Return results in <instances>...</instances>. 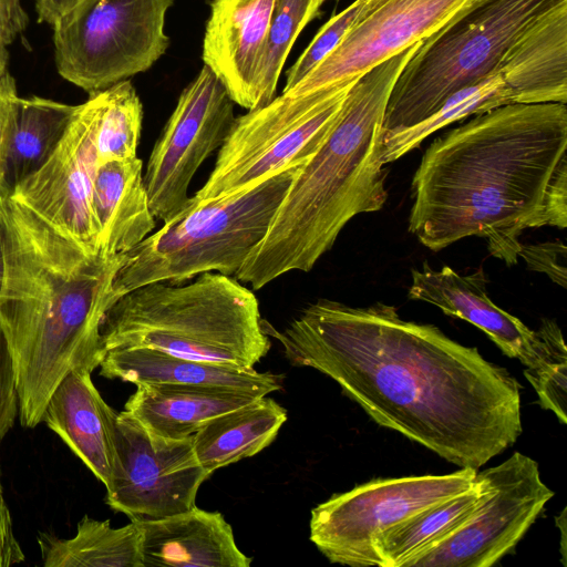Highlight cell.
I'll return each instance as SVG.
<instances>
[{"mask_svg":"<svg viewBox=\"0 0 567 567\" xmlns=\"http://www.w3.org/2000/svg\"><path fill=\"white\" fill-rule=\"evenodd\" d=\"M288 419L287 410L269 398L210 419L193 435V450L210 474L269 446Z\"/></svg>","mask_w":567,"mask_h":567,"instance_id":"cb8c5ba5","label":"cell"},{"mask_svg":"<svg viewBox=\"0 0 567 567\" xmlns=\"http://www.w3.org/2000/svg\"><path fill=\"white\" fill-rule=\"evenodd\" d=\"M80 0H34L39 22L51 25Z\"/></svg>","mask_w":567,"mask_h":567,"instance_id":"f35d334b","label":"cell"},{"mask_svg":"<svg viewBox=\"0 0 567 567\" xmlns=\"http://www.w3.org/2000/svg\"><path fill=\"white\" fill-rule=\"evenodd\" d=\"M352 85L301 94L281 92L266 105L236 117L209 177L192 199L219 198L306 164L337 122Z\"/></svg>","mask_w":567,"mask_h":567,"instance_id":"ba28073f","label":"cell"},{"mask_svg":"<svg viewBox=\"0 0 567 567\" xmlns=\"http://www.w3.org/2000/svg\"><path fill=\"white\" fill-rule=\"evenodd\" d=\"M486 492L485 482L476 472L475 485L470 489L390 528L374 546L379 567H411L416 558L462 526L483 502Z\"/></svg>","mask_w":567,"mask_h":567,"instance_id":"d4e9b609","label":"cell"},{"mask_svg":"<svg viewBox=\"0 0 567 567\" xmlns=\"http://www.w3.org/2000/svg\"><path fill=\"white\" fill-rule=\"evenodd\" d=\"M91 210L97 229L99 251L126 254L155 228L144 184L143 163L137 156L110 159L96 168Z\"/></svg>","mask_w":567,"mask_h":567,"instance_id":"7402d4cb","label":"cell"},{"mask_svg":"<svg viewBox=\"0 0 567 567\" xmlns=\"http://www.w3.org/2000/svg\"><path fill=\"white\" fill-rule=\"evenodd\" d=\"M99 111L97 91L75 106L64 136L47 163L8 194L91 252L99 251L91 210L92 184L100 165Z\"/></svg>","mask_w":567,"mask_h":567,"instance_id":"5bb4252c","label":"cell"},{"mask_svg":"<svg viewBox=\"0 0 567 567\" xmlns=\"http://www.w3.org/2000/svg\"><path fill=\"white\" fill-rule=\"evenodd\" d=\"M303 165L219 198L197 203L190 197L185 209L127 252L113 282L114 301L152 282L181 284L205 272L236 276Z\"/></svg>","mask_w":567,"mask_h":567,"instance_id":"8992f818","label":"cell"},{"mask_svg":"<svg viewBox=\"0 0 567 567\" xmlns=\"http://www.w3.org/2000/svg\"><path fill=\"white\" fill-rule=\"evenodd\" d=\"M75 106L39 96L19 97L2 194H9L47 163L64 136Z\"/></svg>","mask_w":567,"mask_h":567,"instance_id":"4316f807","label":"cell"},{"mask_svg":"<svg viewBox=\"0 0 567 567\" xmlns=\"http://www.w3.org/2000/svg\"><path fill=\"white\" fill-rule=\"evenodd\" d=\"M474 0H381L360 13L339 44L292 90L343 89L441 28Z\"/></svg>","mask_w":567,"mask_h":567,"instance_id":"9a60e30c","label":"cell"},{"mask_svg":"<svg viewBox=\"0 0 567 567\" xmlns=\"http://www.w3.org/2000/svg\"><path fill=\"white\" fill-rule=\"evenodd\" d=\"M266 331L292 365L328 375L380 426L460 468L478 470L523 431L520 386L507 369L393 306L319 299L284 331L268 322Z\"/></svg>","mask_w":567,"mask_h":567,"instance_id":"6da1fadb","label":"cell"},{"mask_svg":"<svg viewBox=\"0 0 567 567\" xmlns=\"http://www.w3.org/2000/svg\"><path fill=\"white\" fill-rule=\"evenodd\" d=\"M546 225L564 229L567 226V159L556 168L545 196Z\"/></svg>","mask_w":567,"mask_h":567,"instance_id":"d590c367","label":"cell"},{"mask_svg":"<svg viewBox=\"0 0 567 567\" xmlns=\"http://www.w3.org/2000/svg\"><path fill=\"white\" fill-rule=\"evenodd\" d=\"M260 396L220 386L142 383L124 410L150 433L169 440L193 436L206 422Z\"/></svg>","mask_w":567,"mask_h":567,"instance_id":"603a6c76","label":"cell"},{"mask_svg":"<svg viewBox=\"0 0 567 567\" xmlns=\"http://www.w3.org/2000/svg\"><path fill=\"white\" fill-rule=\"evenodd\" d=\"M115 412L87 371L70 372L51 394L44 422L107 487L115 464Z\"/></svg>","mask_w":567,"mask_h":567,"instance_id":"d6986e66","label":"cell"},{"mask_svg":"<svg viewBox=\"0 0 567 567\" xmlns=\"http://www.w3.org/2000/svg\"><path fill=\"white\" fill-rule=\"evenodd\" d=\"M103 348H150L245 369L271 348L255 293L233 276L205 272L188 284L152 282L120 297L101 327Z\"/></svg>","mask_w":567,"mask_h":567,"instance_id":"5b68a950","label":"cell"},{"mask_svg":"<svg viewBox=\"0 0 567 567\" xmlns=\"http://www.w3.org/2000/svg\"><path fill=\"white\" fill-rule=\"evenodd\" d=\"M566 147V104L508 103L476 114L424 152L409 231L433 251L478 236L491 255L516 265L523 231L546 226V189Z\"/></svg>","mask_w":567,"mask_h":567,"instance_id":"7a4b0ae2","label":"cell"},{"mask_svg":"<svg viewBox=\"0 0 567 567\" xmlns=\"http://www.w3.org/2000/svg\"><path fill=\"white\" fill-rule=\"evenodd\" d=\"M411 275L410 299L431 303L447 316L474 324L507 357L518 359L525 367L529 363L536 332L489 299L482 269L462 276L447 266L434 270L424 262Z\"/></svg>","mask_w":567,"mask_h":567,"instance_id":"e0dca14e","label":"cell"},{"mask_svg":"<svg viewBox=\"0 0 567 567\" xmlns=\"http://www.w3.org/2000/svg\"><path fill=\"white\" fill-rule=\"evenodd\" d=\"M174 0H80L53 23L59 74L91 93L147 71L167 50Z\"/></svg>","mask_w":567,"mask_h":567,"instance_id":"9c48e42d","label":"cell"},{"mask_svg":"<svg viewBox=\"0 0 567 567\" xmlns=\"http://www.w3.org/2000/svg\"><path fill=\"white\" fill-rule=\"evenodd\" d=\"M234 104L225 85L206 65L183 90L144 175L156 219L166 223L187 207L194 175L220 148L235 122Z\"/></svg>","mask_w":567,"mask_h":567,"instance_id":"4fadbf2b","label":"cell"},{"mask_svg":"<svg viewBox=\"0 0 567 567\" xmlns=\"http://www.w3.org/2000/svg\"><path fill=\"white\" fill-rule=\"evenodd\" d=\"M476 472L374 478L334 494L311 509L310 540L332 564L379 566L374 546L382 534L470 489Z\"/></svg>","mask_w":567,"mask_h":567,"instance_id":"30bf717a","label":"cell"},{"mask_svg":"<svg viewBox=\"0 0 567 567\" xmlns=\"http://www.w3.org/2000/svg\"><path fill=\"white\" fill-rule=\"evenodd\" d=\"M99 94L96 150L100 164L137 156L143 106L135 87L124 80Z\"/></svg>","mask_w":567,"mask_h":567,"instance_id":"f1b7e54d","label":"cell"},{"mask_svg":"<svg viewBox=\"0 0 567 567\" xmlns=\"http://www.w3.org/2000/svg\"><path fill=\"white\" fill-rule=\"evenodd\" d=\"M556 525L560 528L561 533V555H563V563L566 565L565 558H566V540H565V532H566V508L563 509L560 516L556 517Z\"/></svg>","mask_w":567,"mask_h":567,"instance_id":"ab89813d","label":"cell"},{"mask_svg":"<svg viewBox=\"0 0 567 567\" xmlns=\"http://www.w3.org/2000/svg\"><path fill=\"white\" fill-rule=\"evenodd\" d=\"M559 0H474L424 38L388 100L383 136L433 114L456 91L498 72L526 25Z\"/></svg>","mask_w":567,"mask_h":567,"instance_id":"52a82bcc","label":"cell"},{"mask_svg":"<svg viewBox=\"0 0 567 567\" xmlns=\"http://www.w3.org/2000/svg\"><path fill=\"white\" fill-rule=\"evenodd\" d=\"M529 270L543 272L551 281L566 288V246L561 240L523 245L518 252Z\"/></svg>","mask_w":567,"mask_h":567,"instance_id":"d6a6232c","label":"cell"},{"mask_svg":"<svg viewBox=\"0 0 567 567\" xmlns=\"http://www.w3.org/2000/svg\"><path fill=\"white\" fill-rule=\"evenodd\" d=\"M508 103H513V96L498 72L465 86L420 123L384 135L383 163L390 164L399 159L449 124Z\"/></svg>","mask_w":567,"mask_h":567,"instance_id":"83f0119b","label":"cell"},{"mask_svg":"<svg viewBox=\"0 0 567 567\" xmlns=\"http://www.w3.org/2000/svg\"><path fill=\"white\" fill-rule=\"evenodd\" d=\"M536 332L533 357L524 370L539 405L567 423V351L561 330L554 320L545 319Z\"/></svg>","mask_w":567,"mask_h":567,"instance_id":"4dcf8cb0","label":"cell"},{"mask_svg":"<svg viewBox=\"0 0 567 567\" xmlns=\"http://www.w3.org/2000/svg\"><path fill=\"white\" fill-rule=\"evenodd\" d=\"M4 272H6V260H4V249H3V240L0 229V291L3 285L4 280Z\"/></svg>","mask_w":567,"mask_h":567,"instance_id":"60d3db41","label":"cell"},{"mask_svg":"<svg viewBox=\"0 0 567 567\" xmlns=\"http://www.w3.org/2000/svg\"><path fill=\"white\" fill-rule=\"evenodd\" d=\"M115 464L105 503L131 520L146 522L195 506L212 475L197 461L193 436L169 440L150 433L128 412L115 421Z\"/></svg>","mask_w":567,"mask_h":567,"instance_id":"7c38bea8","label":"cell"},{"mask_svg":"<svg viewBox=\"0 0 567 567\" xmlns=\"http://www.w3.org/2000/svg\"><path fill=\"white\" fill-rule=\"evenodd\" d=\"M276 0H213L203 41L204 65L247 111L259 107L258 84Z\"/></svg>","mask_w":567,"mask_h":567,"instance_id":"2e32d148","label":"cell"},{"mask_svg":"<svg viewBox=\"0 0 567 567\" xmlns=\"http://www.w3.org/2000/svg\"><path fill=\"white\" fill-rule=\"evenodd\" d=\"M137 523L144 567H249L252 563L238 548L231 526L219 512L195 505L175 515Z\"/></svg>","mask_w":567,"mask_h":567,"instance_id":"ffe728a7","label":"cell"},{"mask_svg":"<svg viewBox=\"0 0 567 567\" xmlns=\"http://www.w3.org/2000/svg\"><path fill=\"white\" fill-rule=\"evenodd\" d=\"M379 1H381V0H363V6H362L361 12L371 9Z\"/></svg>","mask_w":567,"mask_h":567,"instance_id":"b9f144b4","label":"cell"},{"mask_svg":"<svg viewBox=\"0 0 567 567\" xmlns=\"http://www.w3.org/2000/svg\"><path fill=\"white\" fill-rule=\"evenodd\" d=\"M420 42L353 83L328 136L298 171L267 234L236 274L239 281L258 290L287 272L310 271L354 216L383 208L384 113Z\"/></svg>","mask_w":567,"mask_h":567,"instance_id":"277c9868","label":"cell"},{"mask_svg":"<svg viewBox=\"0 0 567 567\" xmlns=\"http://www.w3.org/2000/svg\"><path fill=\"white\" fill-rule=\"evenodd\" d=\"M25 560V556L13 533L10 511L0 484V567H9Z\"/></svg>","mask_w":567,"mask_h":567,"instance_id":"74e56055","label":"cell"},{"mask_svg":"<svg viewBox=\"0 0 567 567\" xmlns=\"http://www.w3.org/2000/svg\"><path fill=\"white\" fill-rule=\"evenodd\" d=\"M100 374L135 385L169 383L220 386L267 396L282 388L284 377L173 355L150 348H121L106 351Z\"/></svg>","mask_w":567,"mask_h":567,"instance_id":"44dd1931","label":"cell"},{"mask_svg":"<svg viewBox=\"0 0 567 567\" xmlns=\"http://www.w3.org/2000/svg\"><path fill=\"white\" fill-rule=\"evenodd\" d=\"M141 539L135 520L113 528L110 520H96L87 515L78 523L72 538L44 532L38 535L45 567H144Z\"/></svg>","mask_w":567,"mask_h":567,"instance_id":"484cf974","label":"cell"},{"mask_svg":"<svg viewBox=\"0 0 567 567\" xmlns=\"http://www.w3.org/2000/svg\"><path fill=\"white\" fill-rule=\"evenodd\" d=\"M324 1L276 0L259 75V107L276 96L279 76L291 48Z\"/></svg>","mask_w":567,"mask_h":567,"instance_id":"f546056e","label":"cell"},{"mask_svg":"<svg viewBox=\"0 0 567 567\" xmlns=\"http://www.w3.org/2000/svg\"><path fill=\"white\" fill-rule=\"evenodd\" d=\"M513 103L567 102V0L538 13L504 53L497 69Z\"/></svg>","mask_w":567,"mask_h":567,"instance_id":"ac0fdd59","label":"cell"},{"mask_svg":"<svg viewBox=\"0 0 567 567\" xmlns=\"http://www.w3.org/2000/svg\"><path fill=\"white\" fill-rule=\"evenodd\" d=\"M0 327L13 362L20 423L32 429L70 372L100 367L101 327L127 252L87 251L8 194L0 196Z\"/></svg>","mask_w":567,"mask_h":567,"instance_id":"3957f363","label":"cell"},{"mask_svg":"<svg viewBox=\"0 0 567 567\" xmlns=\"http://www.w3.org/2000/svg\"><path fill=\"white\" fill-rule=\"evenodd\" d=\"M19 415V396L11 353L0 327V442Z\"/></svg>","mask_w":567,"mask_h":567,"instance_id":"836d02e7","label":"cell"},{"mask_svg":"<svg viewBox=\"0 0 567 567\" xmlns=\"http://www.w3.org/2000/svg\"><path fill=\"white\" fill-rule=\"evenodd\" d=\"M363 0H355L332 16L318 31L299 59L288 70L282 92L297 86L342 40L359 18Z\"/></svg>","mask_w":567,"mask_h":567,"instance_id":"1f68e13d","label":"cell"},{"mask_svg":"<svg viewBox=\"0 0 567 567\" xmlns=\"http://www.w3.org/2000/svg\"><path fill=\"white\" fill-rule=\"evenodd\" d=\"M478 473L487 489L483 502L411 567H491L515 549L554 496L536 461L519 452Z\"/></svg>","mask_w":567,"mask_h":567,"instance_id":"8fae6325","label":"cell"},{"mask_svg":"<svg viewBox=\"0 0 567 567\" xmlns=\"http://www.w3.org/2000/svg\"><path fill=\"white\" fill-rule=\"evenodd\" d=\"M18 101L14 79L8 70L0 72V196L2 195L4 164L14 126Z\"/></svg>","mask_w":567,"mask_h":567,"instance_id":"e575fe53","label":"cell"},{"mask_svg":"<svg viewBox=\"0 0 567 567\" xmlns=\"http://www.w3.org/2000/svg\"><path fill=\"white\" fill-rule=\"evenodd\" d=\"M28 24V14L21 0H0V72L8 70L7 47Z\"/></svg>","mask_w":567,"mask_h":567,"instance_id":"8d00e7d4","label":"cell"}]
</instances>
